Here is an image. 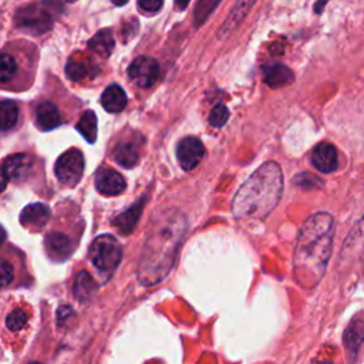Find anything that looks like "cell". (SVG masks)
<instances>
[{"label": "cell", "mask_w": 364, "mask_h": 364, "mask_svg": "<svg viewBox=\"0 0 364 364\" xmlns=\"http://www.w3.org/2000/svg\"><path fill=\"white\" fill-rule=\"evenodd\" d=\"M185 230L186 218L179 209L171 208L155 213L138 263V279L144 286H154L168 276Z\"/></svg>", "instance_id": "1"}, {"label": "cell", "mask_w": 364, "mask_h": 364, "mask_svg": "<svg viewBox=\"0 0 364 364\" xmlns=\"http://www.w3.org/2000/svg\"><path fill=\"white\" fill-rule=\"evenodd\" d=\"M334 219L320 212L310 216L301 226L294 249V276L300 286L314 287L323 277L331 256Z\"/></svg>", "instance_id": "2"}, {"label": "cell", "mask_w": 364, "mask_h": 364, "mask_svg": "<svg viewBox=\"0 0 364 364\" xmlns=\"http://www.w3.org/2000/svg\"><path fill=\"white\" fill-rule=\"evenodd\" d=\"M282 169L276 162L259 166L235 195L232 210L237 220H263L280 200Z\"/></svg>", "instance_id": "3"}, {"label": "cell", "mask_w": 364, "mask_h": 364, "mask_svg": "<svg viewBox=\"0 0 364 364\" xmlns=\"http://www.w3.org/2000/svg\"><path fill=\"white\" fill-rule=\"evenodd\" d=\"M60 0H43L36 4H30L16 14V24L20 28L31 33H43L53 24L57 11L60 10Z\"/></svg>", "instance_id": "4"}, {"label": "cell", "mask_w": 364, "mask_h": 364, "mask_svg": "<svg viewBox=\"0 0 364 364\" xmlns=\"http://www.w3.org/2000/svg\"><path fill=\"white\" fill-rule=\"evenodd\" d=\"M90 259L100 272L112 273L122 259V247L114 236L101 235L90 246Z\"/></svg>", "instance_id": "5"}, {"label": "cell", "mask_w": 364, "mask_h": 364, "mask_svg": "<svg viewBox=\"0 0 364 364\" xmlns=\"http://www.w3.org/2000/svg\"><path fill=\"white\" fill-rule=\"evenodd\" d=\"M84 171V158L78 149H68L55 162V176L65 186H75Z\"/></svg>", "instance_id": "6"}, {"label": "cell", "mask_w": 364, "mask_h": 364, "mask_svg": "<svg viewBox=\"0 0 364 364\" xmlns=\"http://www.w3.org/2000/svg\"><path fill=\"white\" fill-rule=\"evenodd\" d=\"M129 78L139 87H151L159 75V64L152 57H138L128 67Z\"/></svg>", "instance_id": "7"}, {"label": "cell", "mask_w": 364, "mask_h": 364, "mask_svg": "<svg viewBox=\"0 0 364 364\" xmlns=\"http://www.w3.org/2000/svg\"><path fill=\"white\" fill-rule=\"evenodd\" d=\"M340 256V266L344 263L346 267L357 263L364 256V218L351 229Z\"/></svg>", "instance_id": "8"}, {"label": "cell", "mask_w": 364, "mask_h": 364, "mask_svg": "<svg viewBox=\"0 0 364 364\" xmlns=\"http://www.w3.org/2000/svg\"><path fill=\"white\" fill-rule=\"evenodd\" d=\"M203 154H205L203 144L200 142V139L195 136L183 138L176 148V156H178L179 165L185 171L193 169L203 158Z\"/></svg>", "instance_id": "9"}, {"label": "cell", "mask_w": 364, "mask_h": 364, "mask_svg": "<svg viewBox=\"0 0 364 364\" xmlns=\"http://www.w3.org/2000/svg\"><path fill=\"white\" fill-rule=\"evenodd\" d=\"M344 347L348 355V361L353 363L358 354L360 347L364 343V314H355L348 323L344 331Z\"/></svg>", "instance_id": "10"}, {"label": "cell", "mask_w": 364, "mask_h": 364, "mask_svg": "<svg viewBox=\"0 0 364 364\" xmlns=\"http://www.w3.org/2000/svg\"><path fill=\"white\" fill-rule=\"evenodd\" d=\"M33 168L31 156L26 154H16L4 159L3 162V188L7 181L24 179Z\"/></svg>", "instance_id": "11"}, {"label": "cell", "mask_w": 364, "mask_h": 364, "mask_svg": "<svg viewBox=\"0 0 364 364\" xmlns=\"http://www.w3.org/2000/svg\"><path fill=\"white\" fill-rule=\"evenodd\" d=\"M95 188L105 196H115L125 189V179L117 171L104 168L95 175Z\"/></svg>", "instance_id": "12"}, {"label": "cell", "mask_w": 364, "mask_h": 364, "mask_svg": "<svg viewBox=\"0 0 364 364\" xmlns=\"http://www.w3.org/2000/svg\"><path fill=\"white\" fill-rule=\"evenodd\" d=\"M255 3H256V0H237L236 4L233 6V9L230 10L229 16L220 26V28L218 31V38L223 40L228 36H230L240 26V23L247 16V13L250 11V9L253 7Z\"/></svg>", "instance_id": "13"}, {"label": "cell", "mask_w": 364, "mask_h": 364, "mask_svg": "<svg viewBox=\"0 0 364 364\" xmlns=\"http://www.w3.org/2000/svg\"><path fill=\"white\" fill-rule=\"evenodd\" d=\"M311 162L316 169L324 173H330L337 169L338 156L336 148L328 142H320L311 152Z\"/></svg>", "instance_id": "14"}, {"label": "cell", "mask_w": 364, "mask_h": 364, "mask_svg": "<svg viewBox=\"0 0 364 364\" xmlns=\"http://www.w3.org/2000/svg\"><path fill=\"white\" fill-rule=\"evenodd\" d=\"M48 219H50V208L38 202L27 205L20 215L21 225L30 229H41L43 226H46Z\"/></svg>", "instance_id": "15"}, {"label": "cell", "mask_w": 364, "mask_h": 364, "mask_svg": "<svg viewBox=\"0 0 364 364\" xmlns=\"http://www.w3.org/2000/svg\"><path fill=\"white\" fill-rule=\"evenodd\" d=\"M293 78L294 75L291 70L283 64L273 63L263 68V80L272 88L289 85L290 82H293Z\"/></svg>", "instance_id": "16"}, {"label": "cell", "mask_w": 364, "mask_h": 364, "mask_svg": "<svg viewBox=\"0 0 364 364\" xmlns=\"http://www.w3.org/2000/svg\"><path fill=\"white\" fill-rule=\"evenodd\" d=\"M36 124L43 131H50L58 127L61 124L58 108L48 101L40 102L36 107Z\"/></svg>", "instance_id": "17"}, {"label": "cell", "mask_w": 364, "mask_h": 364, "mask_svg": "<svg viewBox=\"0 0 364 364\" xmlns=\"http://www.w3.org/2000/svg\"><path fill=\"white\" fill-rule=\"evenodd\" d=\"M46 247L47 253L57 260H64L71 255L73 250V245L68 236L60 232H53L46 237Z\"/></svg>", "instance_id": "18"}, {"label": "cell", "mask_w": 364, "mask_h": 364, "mask_svg": "<svg viewBox=\"0 0 364 364\" xmlns=\"http://www.w3.org/2000/svg\"><path fill=\"white\" fill-rule=\"evenodd\" d=\"M101 104L108 112H121L127 105L125 91L118 84L108 85L101 97Z\"/></svg>", "instance_id": "19"}, {"label": "cell", "mask_w": 364, "mask_h": 364, "mask_svg": "<svg viewBox=\"0 0 364 364\" xmlns=\"http://www.w3.org/2000/svg\"><path fill=\"white\" fill-rule=\"evenodd\" d=\"M145 199L142 198L138 203H135L132 208L127 209L124 213L118 215L114 220H112V225H115L121 233L124 235H129L141 215V209H142V205H144Z\"/></svg>", "instance_id": "20"}, {"label": "cell", "mask_w": 364, "mask_h": 364, "mask_svg": "<svg viewBox=\"0 0 364 364\" xmlns=\"http://www.w3.org/2000/svg\"><path fill=\"white\" fill-rule=\"evenodd\" d=\"M88 47L91 51H94L95 54L107 58L112 50H114V38L112 34L108 28H104L101 31H98L90 41H88Z\"/></svg>", "instance_id": "21"}, {"label": "cell", "mask_w": 364, "mask_h": 364, "mask_svg": "<svg viewBox=\"0 0 364 364\" xmlns=\"http://www.w3.org/2000/svg\"><path fill=\"white\" fill-rule=\"evenodd\" d=\"M138 149L131 142H122L114 149V159L124 168H132L138 162Z\"/></svg>", "instance_id": "22"}, {"label": "cell", "mask_w": 364, "mask_h": 364, "mask_svg": "<svg viewBox=\"0 0 364 364\" xmlns=\"http://www.w3.org/2000/svg\"><path fill=\"white\" fill-rule=\"evenodd\" d=\"M97 284L94 283L92 277L87 272H81L74 283V294L77 299L85 301L91 297V294L95 291Z\"/></svg>", "instance_id": "23"}, {"label": "cell", "mask_w": 364, "mask_h": 364, "mask_svg": "<svg viewBox=\"0 0 364 364\" xmlns=\"http://www.w3.org/2000/svg\"><path fill=\"white\" fill-rule=\"evenodd\" d=\"M78 132L88 141L95 142L97 139V117L92 111H85L77 124Z\"/></svg>", "instance_id": "24"}, {"label": "cell", "mask_w": 364, "mask_h": 364, "mask_svg": "<svg viewBox=\"0 0 364 364\" xmlns=\"http://www.w3.org/2000/svg\"><path fill=\"white\" fill-rule=\"evenodd\" d=\"M0 125L3 131H7L10 128H13L17 122L18 118V108L17 104L14 101L10 100H4L0 105Z\"/></svg>", "instance_id": "25"}, {"label": "cell", "mask_w": 364, "mask_h": 364, "mask_svg": "<svg viewBox=\"0 0 364 364\" xmlns=\"http://www.w3.org/2000/svg\"><path fill=\"white\" fill-rule=\"evenodd\" d=\"M65 73L71 80L77 81V80H81V78H84L90 74V65L87 63H84L82 60L73 58L70 63H67Z\"/></svg>", "instance_id": "26"}, {"label": "cell", "mask_w": 364, "mask_h": 364, "mask_svg": "<svg viewBox=\"0 0 364 364\" xmlns=\"http://www.w3.org/2000/svg\"><path fill=\"white\" fill-rule=\"evenodd\" d=\"M220 0H199L198 6H196V11H195V21L196 26H200L212 13V10L218 6Z\"/></svg>", "instance_id": "27"}, {"label": "cell", "mask_w": 364, "mask_h": 364, "mask_svg": "<svg viewBox=\"0 0 364 364\" xmlns=\"http://www.w3.org/2000/svg\"><path fill=\"white\" fill-rule=\"evenodd\" d=\"M27 323V314L26 311L16 309L6 317V326L10 331H18L21 330Z\"/></svg>", "instance_id": "28"}, {"label": "cell", "mask_w": 364, "mask_h": 364, "mask_svg": "<svg viewBox=\"0 0 364 364\" xmlns=\"http://www.w3.org/2000/svg\"><path fill=\"white\" fill-rule=\"evenodd\" d=\"M229 118V111L225 105L222 104H218L212 108L210 114H209V124L213 127V128H220L226 124Z\"/></svg>", "instance_id": "29"}, {"label": "cell", "mask_w": 364, "mask_h": 364, "mask_svg": "<svg viewBox=\"0 0 364 364\" xmlns=\"http://www.w3.org/2000/svg\"><path fill=\"white\" fill-rule=\"evenodd\" d=\"M0 67H1V70H0V78H1L3 82L9 81V80L14 75L16 68H17L14 58H13L11 55L6 54V53H3V55H1Z\"/></svg>", "instance_id": "30"}, {"label": "cell", "mask_w": 364, "mask_h": 364, "mask_svg": "<svg viewBox=\"0 0 364 364\" xmlns=\"http://www.w3.org/2000/svg\"><path fill=\"white\" fill-rule=\"evenodd\" d=\"M138 4L144 11L155 13L162 7L164 0H138Z\"/></svg>", "instance_id": "31"}, {"label": "cell", "mask_w": 364, "mask_h": 364, "mask_svg": "<svg viewBox=\"0 0 364 364\" xmlns=\"http://www.w3.org/2000/svg\"><path fill=\"white\" fill-rule=\"evenodd\" d=\"M13 280V266L3 260L1 262V286L6 287Z\"/></svg>", "instance_id": "32"}, {"label": "cell", "mask_w": 364, "mask_h": 364, "mask_svg": "<svg viewBox=\"0 0 364 364\" xmlns=\"http://www.w3.org/2000/svg\"><path fill=\"white\" fill-rule=\"evenodd\" d=\"M189 1H191V0H175V4H176V7H178L179 10H183V9H186V6L189 4Z\"/></svg>", "instance_id": "33"}, {"label": "cell", "mask_w": 364, "mask_h": 364, "mask_svg": "<svg viewBox=\"0 0 364 364\" xmlns=\"http://www.w3.org/2000/svg\"><path fill=\"white\" fill-rule=\"evenodd\" d=\"M326 1H327V0H320V3L316 4V11H317V13H321V7L326 4Z\"/></svg>", "instance_id": "34"}, {"label": "cell", "mask_w": 364, "mask_h": 364, "mask_svg": "<svg viewBox=\"0 0 364 364\" xmlns=\"http://www.w3.org/2000/svg\"><path fill=\"white\" fill-rule=\"evenodd\" d=\"M114 4H117V6H122V4H125L128 0H111Z\"/></svg>", "instance_id": "35"}, {"label": "cell", "mask_w": 364, "mask_h": 364, "mask_svg": "<svg viewBox=\"0 0 364 364\" xmlns=\"http://www.w3.org/2000/svg\"><path fill=\"white\" fill-rule=\"evenodd\" d=\"M318 364H331V363L330 361H320Z\"/></svg>", "instance_id": "36"}, {"label": "cell", "mask_w": 364, "mask_h": 364, "mask_svg": "<svg viewBox=\"0 0 364 364\" xmlns=\"http://www.w3.org/2000/svg\"><path fill=\"white\" fill-rule=\"evenodd\" d=\"M30 364H40V363H30Z\"/></svg>", "instance_id": "37"}]
</instances>
